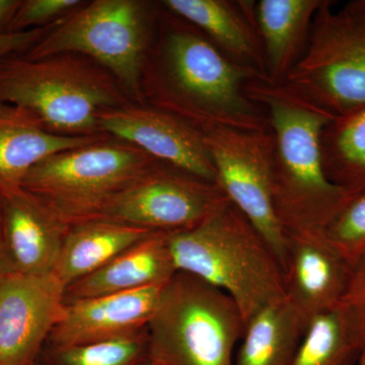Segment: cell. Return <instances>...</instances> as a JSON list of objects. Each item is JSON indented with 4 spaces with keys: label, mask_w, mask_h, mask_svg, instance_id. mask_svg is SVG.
<instances>
[{
    "label": "cell",
    "mask_w": 365,
    "mask_h": 365,
    "mask_svg": "<svg viewBox=\"0 0 365 365\" xmlns=\"http://www.w3.org/2000/svg\"><path fill=\"white\" fill-rule=\"evenodd\" d=\"M254 79L259 78L160 4L141 78L143 105L181 118L201 132L213 127L271 131L267 112L246 93Z\"/></svg>",
    "instance_id": "6da1fadb"
},
{
    "label": "cell",
    "mask_w": 365,
    "mask_h": 365,
    "mask_svg": "<svg viewBox=\"0 0 365 365\" xmlns=\"http://www.w3.org/2000/svg\"><path fill=\"white\" fill-rule=\"evenodd\" d=\"M247 96L267 112L274 137L273 203L288 235H323L353 195L327 177L321 134L333 116L287 86L254 79Z\"/></svg>",
    "instance_id": "7a4b0ae2"
},
{
    "label": "cell",
    "mask_w": 365,
    "mask_h": 365,
    "mask_svg": "<svg viewBox=\"0 0 365 365\" xmlns=\"http://www.w3.org/2000/svg\"><path fill=\"white\" fill-rule=\"evenodd\" d=\"M177 271L193 274L225 292L245 325L285 299L284 271L263 235L230 200L196 227L169 232Z\"/></svg>",
    "instance_id": "3957f363"
},
{
    "label": "cell",
    "mask_w": 365,
    "mask_h": 365,
    "mask_svg": "<svg viewBox=\"0 0 365 365\" xmlns=\"http://www.w3.org/2000/svg\"><path fill=\"white\" fill-rule=\"evenodd\" d=\"M130 103L117 79L85 55L60 53L30 59L13 54L0 61V104L29 113L52 133L104 134L98 128V112Z\"/></svg>",
    "instance_id": "277c9868"
},
{
    "label": "cell",
    "mask_w": 365,
    "mask_h": 365,
    "mask_svg": "<svg viewBox=\"0 0 365 365\" xmlns=\"http://www.w3.org/2000/svg\"><path fill=\"white\" fill-rule=\"evenodd\" d=\"M245 321L234 300L193 274L177 271L148 322V359L158 365H234Z\"/></svg>",
    "instance_id": "5b68a950"
},
{
    "label": "cell",
    "mask_w": 365,
    "mask_h": 365,
    "mask_svg": "<svg viewBox=\"0 0 365 365\" xmlns=\"http://www.w3.org/2000/svg\"><path fill=\"white\" fill-rule=\"evenodd\" d=\"M160 4L143 0H93L52 26L26 52L30 59L76 53L117 79L132 103L143 106L141 78L155 39Z\"/></svg>",
    "instance_id": "8992f818"
},
{
    "label": "cell",
    "mask_w": 365,
    "mask_h": 365,
    "mask_svg": "<svg viewBox=\"0 0 365 365\" xmlns=\"http://www.w3.org/2000/svg\"><path fill=\"white\" fill-rule=\"evenodd\" d=\"M158 162L134 144L106 135L42 160L26 175L21 189L71 227L98 217L112 199Z\"/></svg>",
    "instance_id": "52a82bcc"
},
{
    "label": "cell",
    "mask_w": 365,
    "mask_h": 365,
    "mask_svg": "<svg viewBox=\"0 0 365 365\" xmlns=\"http://www.w3.org/2000/svg\"><path fill=\"white\" fill-rule=\"evenodd\" d=\"M334 4L319 7L306 52L282 85L336 117L365 106V0Z\"/></svg>",
    "instance_id": "ba28073f"
},
{
    "label": "cell",
    "mask_w": 365,
    "mask_h": 365,
    "mask_svg": "<svg viewBox=\"0 0 365 365\" xmlns=\"http://www.w3.org/2000/svg\"><path fill=\"white\" fill-rule=\"evenodd\" d=\"M202 134L217 174L216 184L263 235L284 271L287 237L273 203L272 131L213 127Z\"/></svg>",
    "instance_id": "9c48e42d"
},
{
    "label": "cell",
    "mask_w": 365,
    "mask_h": 365,
    "mask_svg": "<svg viewBox=\"0 0 365 365\" xmlns=\"http://www.w3.org/2000/svg\"><path fill=\"white\" fill-rule=\"evenodd\" d=\"M227 200L216 182L160 160L112 199L98 217L169 234L196 227Z\"/></svg>",
    "instance_id": "30bf717a"
},
{
    "label": "cell",
    "mask_w": 365,
    "mask_h": 365,
    "mask_svg": "<svg viewBox=\"0 0 365 365\" xmlns=\"http://www.w3.org/2000/svg\"><path fill=\"white\" fill-rule=\"evenodd\" d=\"M66 285L54 273L0 279V365H36L63 314Z\"/></svg>",
    "instance_id": "8fae6325"
},
{
    "label": "cell",
    "mask_w": 365,
    "mask_h": 365,
    "mask_svg": "<svg viewBox=\"0 0 365 365\" xmlns=\"http://www.w3.org/2000/svg\"><path fill=\"white\" fill-rule=\"evenodd\" d=\"M98 124L102 133L134 144L160 162L206 181H217L202 132L181 118L130 103L98 112Z\"/></svg>",
    "instance_id": "7c38bea8"
},
{
    "label": "cell",
    "mask_w": 365,
    "mask_h": 365,
    "mask_svg": "<svg viewBox=\"0 0 365 365\" xmlns=\"http://www.w3.org/2000/svg\"><path fill=\"white\" fill-rule=\"evenodd\" d=\"M351 266L323 235H288L285 299L306 328L335 311L349 282Z\"/></svg>",
    "instance_id": "4fadbf2b"
},
{
    "label": "cell",
    "mask_w": 365,
    "mask_h": 365,
    "mask_svg": "<svg viewBox=\"0 0 365 365\" xmlns=\"http://www.w3.org/2000/svg\"><path fill=\"white\" fill-rule=\"evenodd\" d=\"M165 284L66 304L47 344L69 347L119 339L144 330Z\"/></svg>",
    "instance_id": "5bb4252c"
},
{
    "label": "cell",
    "mask_w": 365,
    "mask_h": 365,
    "mask_svg": "<svg viewBox=\"0 0 365 365\" xmlns=\"http://www.w3.org/2000/svg\"><path fill=\"white\" fill-rule=\"evenodd\" d=\"M167 11L189 21L228 58L269 81L265 51L251 0H163Z\"/></svg>",
    "instance_id": "9a60e30c"
},
{
    "label": "cell",
    "mask_w": 365,
    "mask_h": 365,
    "mask_svg": "<svg viewBox=\"0 0 365 365\" xmlns=\"http://www.w3.org/2000/svg\"><path fill=\"white\" fill-rule=\"evenodd\" d=\"M0 211L11 272H53L71 227L24 189L0 197Z\"/></svg>",
    "instance_id": "2e32d148"
},
{
    "label": "cell",
    "mask_w": 365,
    "mask_h": 365,
    "mask_svg": "<svg viewBox=\"0 0 365 365\" xmlns=\"http://www.w3.org/2000/svg\"><path fill=\"white\" fill-rule=\"evenodd\" d=\"M177 272L168 232H155L66 288L64 304L165 284Z\"/></svg>",
    "instance_id": "e0dca14e"
},
{
    "label": "cell",
    "mask_w": 365,
    "mask_h": 365,
    "mask_svg": "<svg viewBox=\"0 0 365 365\" xmlns=\"http://www.w3.org/2000/svg\"><path fill=\"white\" fill-rule=\"evenodd\" d=\"M106 135H59L48 131L29 113L0 104V197L20 191L29 172L46 158Z\"/></svg>",
    "instance_id": "ac0fdd59"
},
{
    "label": "cell",
    "mask_w": 365,
    "mask_h": 365,
    "mask_svg": "<svg viewBox=\"0 0 365 365\" xmlns=\"http://www.w3.org/2000/svg\"><path fill=\"white\" fill-rule=\"evenodd\" d=\"M325 0H260L256 16L268 79L284 83L306 52L314 16Z\"/></svg>",
    "instance_id": "d6986e66"
},
{
    "label": "cell",
    "mask_w": 365,
    "mask_h": 365,
    "mask_svg": "<svg viewBox=\"0 0 365 365\" xmlns=\"http://www.w3.org/2000/svg\"><path fill=\"white\" fill-rule=\"evenodd\" d=\"M153 232L105 217L76 223L67 232L53 273L68 287L102 268Z\"/></svg>",
    "instance_id": "ffe728a7"
},
{
    "label": "cell",
    "mask_w": 365,
    "mask_h": 365,
    "mask_svg": "<svg viewBox=\"0 0 365 365\" xmlns=\"http://www.w3.org/2000/svg\"><path fill=\"white\" fill-rule=\"evenodd\" d=\"M306 326L287 299L247 322L234 365H292Z\"/></svg>",
    "instance_id": "44dd1931"
},
{
    "label": "cell",
    "mask_w": 365,
    "mask_h": 365,
    "mask_svg": "<svg viewBox=\"0 0 365 365\" xmlns=\"http://www.w3.org/2000/svg\"><path fill=\"white\" fill-rule=\"evenodd\" d=\"M324 169L350 195L365 190V106L334 117L321 134Z\"/></svg>",
    "instance_id": "7402d4cb"
},
{
    "label": "cell",
    "mask_w": 365,
    "mask_h": 365,
    "mask_svg": "<svg viewBox=\"0 0 365 365\" xmlns=\"http://www.w3.org/2000/svg\"><path fill=\"white\" fill-rule=\"evenodd\" d=\"M338 309L313 319L307 328L292 365H352L360 356Z\"/></svg>",
    "instance_id": "603a6c76"
},
{
    "label": "cell",
    "mask_w": 365,
    "mask_h": 365,
    "mask_svg": "<svg viewBox=\"0 0 365 365\" xmlns=\"http://www.w3.org/2000/svg\"><path fill=\"white\" fill-rule=\"evenodd\" d=\"M41 354V365H139L148 359V330L91 344L47 345Z\"/></svg>",
    "instance_id": "cb8c5ba5"
},
{
    "label": "cell",
    "mask_w": 365,
    "mask_h": 365,
    "mask_svg": "<svg viewBox=\"0 0 365 365\" xmlns=\"http://www.w3.org/2000/svg\"><path fill=\"white\" fill-rule=\"evenodd\" d=\"M323 235L350 266L365 254V190L352 197L329 222Z\"/></svg>",
    "instance_id": "d4e9b609"
},
{
    "label": "cell",
    "mask_w": 365,
    "mask_h": 365,
    "mask_svg": "<svg viewBox=\"0 0 365 365\" xmlns=\"http://www.w3.org/2000/svg\"><path fill=\"white\" fill-rule=\"evenodd\" d=\"M337 309L360 351L365 352V254L352 266Z\"/></svg>",
    "instance_id": "484cf974"
},
{
    "label": "cell",
    "mask_w": 365,
    "mask_h": 365,
    "mask_svg": "<svg viewBox=\"0 0 365 365\" xmlns=\"http://www.w3.org/2000/svg\"><path fill=\"white\" fill-rule=\"evenodd\" d=\"M81 0H21L11 33L26 32L58 23L83 6Z\"/></svg>",
    "instance_id": "4316f807"
},
{
    "label": "cell",
    "mask_w": 365,
    "mask_h": 365,
    "mask_svg": "<svg viewBox=\"0 0 365 365\" xmlns=\"http://www.w3.org/2000/svg\"><path fill=\"white\" fill-rule=\"evenodd\" d=\"M56 24L26 32L0 34V61L13 54H25Z\"/></svg>",
    "instance_id": "83f0119b"
},
{
    "label": "cell",
    "mask_w": 365,
    "mask_h": 365,
    "mask_svg": "<svg viewBox=\"0 0 365 365\" xmlns=\"http://www.w3.org/2000/svg\"><path fill=\"white\" fill-rule=\"evenodd\" d=\"M21 0H0V34H11V29Z\"/></svg>",
    "instance_id": "f1b7e54d"
},
{
    "label": "cell",
    "mask_w": 365,
    "mask_h": 365,
    "mask_svg": "<svg viewBox=\"0 0 365 365\" xmlns=\"http://www.w3.org/2000/svg\"><path fill=\"white\" fill-rule=\"evenodd\" d=\"M1 244L4 245V235H2V222H1V211H0V248H1ZM9 273L4 270V265H2V257L1 251H0V279L4 277L6 274Z\"/></svg>",
    "instance_id": "f546056e"
},
{
    "label": "cell",
    "mask_w": 365,
    "mask_h": 365,
    "mask_svg": "<svg viewBox=\"0 0 365 365\" xmlns=\"http://www.w3.org/2000/svg\"><path fill=\"white\" fill-rule=\"evenodd\" d=\"M359 365H365V352L360 353V356L359 359Z\"/></svg>",
    "instance_id": "4dcf8cb0"
},
{
    "label": "cell",
    "mask_w": 365,
    "mask_h": 365,
    "mask_svg": "<svg viewBox=\"0 0 365 365\" xmlns=\"http://www.w3.org/2000/svg\"><path fill=\"white\" fill-rule=\"evenodd\" d=\"M139 365H158L157 362L153 361V360L148 359V360H145V361H143V364H140Z\"/></svg>",
    "instance_id": "1f68e13d"
},
{
    "label": "cell",
    "mask_w": 365,
    "mask_h": 365,
    "mask_svg": "<svg viewBox=\"0 0 365 365\" xmlns=\"http://www.w3.org/2000/svg\"><path fill=\"white\" fill-rule=\"evenodd\" d=\"M36 365H37V364H36Z\"/></svg>",
    "instance_id": "d6a6232c"
}]
</instances>
